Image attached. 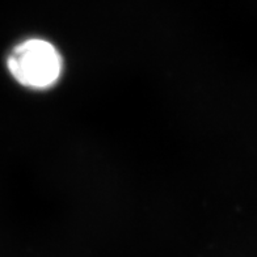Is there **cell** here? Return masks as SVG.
<instances>
[{
	"instance_id": "1",
	"label": "cell",
	"mask_w": 257,
	"mask_h": 257,
	"mask_svg": "<svg viewBox=\"0 0 257 257\" xmlns=\"http://www.w3.org/2000/svg\"><path fill=\"white\" fill-rule=\"evenodd\" d=\"M7 70L25 88L49 89L61 79L63 58L48 40L27 38L10 51Z\"/></svg>"
}]
</instances>
